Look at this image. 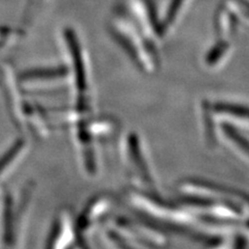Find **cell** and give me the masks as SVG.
Masks as SVG:
<instances>
[{
	"mask_svg": "<svg viewBox=\"0 0 249 249\" xmlns=\"http://www.w3.org/2000/svg\"><path fill=\"white\" fill-rule=\"evenodd\" d=\"M183 1L184 0H171V2L168 6L166 17H165V23H164L165 28L167 25H169L170 23L176 19V16L178 13V11H180V7H181Z\"/></svg>",
	"mask_w": 249,
	"mask_h": 249,
	"instance_id": "6da1fadb",
	"label": "cell"
},
{
	"mask_svg": "<svg viewBox=\"0 0 249 249\" xmlns=\"http://www.w3.org/2000/svg\"><path fill=\"white\" fill-rule=\"evenodd\" d=\"M227 44L225 43H220L216 45L214 48L210 51V53L208 54L207 56V61L209 62V64H214L215 61H217L218 59H219V57L222 55L223 52L225 51V49H227Z\"/></svg>",
	"mask_w": 249,
	"mask_h": 249,
	"instance_id": "7a4b0ae2",
	"label": "cell"
}]
</instances>
